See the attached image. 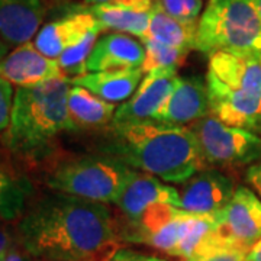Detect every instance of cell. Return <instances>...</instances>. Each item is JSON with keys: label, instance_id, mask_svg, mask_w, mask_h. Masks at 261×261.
<instances>
[{"label": "cell", "instance_id": "cell-1", "mask_svg": "<svg viewBox=\"0 0 261 261\" xmlns=\"http://www.w3.org/2000/svg\"><path fill=\"white\" fill-rule=\"evenodd\" d=\"M16 240L29 257L48 261H111L121 250L109 206L60 192L23 212Z\"/></svg>", "mask_w": 261, "mask_h": 261}, {"label": "cell", "instance_id": "cell-2", "mask_svg": "<svg viewBox=\"0 0 261 261\" xmlns=\"http://www.w3.org/2000/svg\"><path fill=\"white\" fill-rule=\"evenodd\" d=\"M96 152L170 183H185L206 168L193 130L152 119L111 123L100 134Z\"/></svg>", "mask_w": 261, "mask_h": 261}, {"label": "cell", "instance_id": "cell-3", "mask_svg": "<svg viewBox=\"0 0 261 261\" xmlns=\"http://www.w3.org/2000/svg\"><path fill=\"white\" fill-rule=\"evenodd\" d=\"M68 79H54L38 86L18 87L13 96L6 147L22 157L45 154L58 135L75 130L68 115Z\"/></svg>", "mask_w": 261, "mask_h": 261}, {"label": "cell", "instance_id": "cell-4", "mask_svg": "<svg viewBox=\"0 0 261 261\" xmlns=\"http://www.w3.org/2000/svg\"><path fill=\"white\" fill-rule=\"evenodd\" d=\"M205 79L214 116L261 134L260 51H216L209 56Z\"/></svg>", "mask_w": 261, "mask_h": 261}, {"label": "cell", "instance_id": "cell-5", "mask_svg": "<svg viewBox=\"0 0 261 261\" xmlns=\"http://www.w3.org/2000/svg\"><path fill=\"white\" fill-rule=\"evenodd\" d=\"M134 168L111 155L94 152L56 161L45 183L53 192L100 203H116Z\"/></svg>", "mask_w": 261, "mask_h": 261}, {"label": "cell", "instance_id": "cell-6", "mask_svg": "<svg viewBox=\"0 0 261 261\" xmlns=\"http://www.w3.org/2000/svg\"><path fill=\"white\" fill-rule=\"evenodd\" d=\"M195 49L260 51L261 16L255 0H211L199 19Z\"/></svg>", "mask_w": 261, "mask_h": 261}, {"label": "cell", "instance_id": "cell-7", "mask_svg": "<svg viewBox=\"0 0 261 261\" xmlns=\"http://www.w3.org/2000/svg\"><path fill=\"white\" fill-rule=\"evenodd\" d=\"M190 129L206 167H244L261 160V137L251 130L229 126L212 113L195 122Z\"/></svg>", "mask_w": 261, "mask_h": 261}, {"label": "cell", "instance_id": "cell-8", "mask_svg": "<svg viewBox=\"0 0 261 261\" xmlns=\"http://www.w3.org/2000/svg\"><path fill=\"white\" fill-rule=\"evenodd\" d=\"M216 219L219 237L235 250L247 254L261 240V200L248 187H238Z\"/></svg>", "mask_w": 261, "mask_h": 261}, {"label": "cell", "instance_id": "cell-9", "mask_svg": "<svg viewBox=\"0 0 261 261\" xmlns=\"http://www.w3.org/2000/svg\"><path fill=\"white\" fill-rule=\"evenodd\" d=\"M232 178L215 168H203L183 183L178 209L206 215L222 211L235 193Z\"/></svg>", "mask_w": 261, "mask_h": 261}, {"label": "cell", "instance_id": "cell-10", "mask_svg": "<svg viewBox=\"0 0 261 261\" xmlns=\"http://www.w3.org/2000/svg\"><path fill=\"white\" fill-rule=\"evenodd\" d=\"M176 77V70H155L148 73L142 79L135 93L116 109L113 125L154 121L171 93Z\"/></svg>", "mask_w": 261, "mask_h": 261}, {"label": "cell", "instance_id": "cell-11", "mask_svg": "<svg viewBox=\"0 0 261 261\" xmlns=\"http://www.w3.org/2000/svg\"><path fill=\"white\" fill-rule=\"evenodd\" d=\"M209 109V96L206 79L197 75H177L171 93L154 121L183 126L195 123L202 118L207 116Z\"/></svg>", "mask_w": 261, "mask_h": 261}, {"label": "cell", "instance_id": "cell-12", "mask_svg": "<svg viewBox=\"0 0 261 261\" xmlns=\"http://www.w3.org/2000/svg\"><path fill=\"white\" fill-rule=\"evenodd\" d=\"M160 203L178 207L180 192L176 187L163 185L155 176L134 168L115 205L119 207L125 222L135 224L147 209Z\"/></svg>", "mask_w": 261, "mask_h": 261}, {"label": "cell", "instance_id": "cell-13", "mask_svg": "<svg viewBox=\"0 0 261 261\" xmlns=\"http://www.w3.org/2000/svg\"><path fill=\"white\" fill-rule=\"evenodd\" d=\"M0 79L16 87H31L54 79H65L58 61L48 58L27 42L10 51L0 61Z\"/></svg>", "mask_w": 261, "mask_h": 261}, {"label": "cell", "instance_id": "cell-14", "mask_svg": "<svg viewBox=\"0 0 261 261\" xmlns=\"http://www.w3.org/2000/svg\"><path fill=\"white\" fill-rule=\"evenodd\" d=\"M159 0H121L112 3L90 5L86 9L105 29H113L135 37H145L151 13Z\"/></svg>", "mask_w": 261, "mask_h": 261}, {"label": "cell", "instance_id": "cell-15", "mask_svg": "<svg viewBox=\"0 0 261 261\" xmlns=\"http://www.w3.org/2000/svg\"><path fill=\"white\" fill-rule=\"evenodd\" d=\"M145 60L142 42L122 32H113L97 39L87 61V71H108L141 68Z\"/></svg>", "mask_w": 261, "mask_h": 261}, {"label": "cell", "instance_id": "cell-16", "mask_svg": "<svg viewBox=\"0 0 261 261\" xmlns=\"http://www.w3.org/2000/svg\"><path fill=\"white\" fill-rule=\"evenodd\" d=\"M97 25L99 22L87 9L74 12L44 25L38 31L34 45L45 57L57 60Z\"/></svg>", "mask_w": 261, "mask_h": 261}, {"label": "cell", "instance_id": "cell-17", "mask_svg": "<svg viewBox=\"0 0 261 261\" xmlns=\"http://www.w3.org/2000/svg\"><path fill=\"white\" fill-rule=\"evenodd\" d=\"M45 16L42 0H0V38L9 45L29 42Z\"/></svg>", "mask_w": 261, "mask_h": 261}, {"label": "cell", "instance_id": "cell-18", "mask_svg": "<svg viewBox=\"0 0 261 261\" xmlns=\"http://www.w3.org/2000/svg\"><path fill=\"white\" fill-rule=\"evenodd\" d=\"M142 68L126 70H108L77 77L70 83L82 86L100 99L109 103H119L128 100L142 82Z\"/></svg>", "mask_w": 261, "mask_h": 261}, {"label": "cell", "instance_id": "cell-19", "mask_svg": "<svg viewBox=\"0 0 261 261\" xmlns=\"http://www.w3.org/2000/svg\"><path fill=\"white\" fill-rule=\"evenodd\" d=\"M68 115L75 129H97L111 125L116 112L115 103L100 99L82 86L70 87L67 97Z\"/></svg>", "mask_w": 261, "mask_h": 261}, {"label": "cell", "instance_id": "cell-20", "mask_svg": "<svg viewBox=\"0 0 261 261\" xmlns=\"http://www.w3.org/2000/svg\"><path fill=\"white\" fill-rule=\"evenodd\" d=\"M197 25H199V22L187 23V22L173 18L171 15H168L167 12L163 9L159 0L151 13L149 27L145 37L154 39L160 44L178 48V49L189 53L190 49H195Z\"/></svg>", "mask_w": 261, "mask_h": 261}, {"label": "cell", "instance_id": "cell-21", "mask_svg": "<svg viewBox=\"0 0 261 261\" xmlns=\"http://www.w3.org/2000/svg\"><path fill=\"white\" fill-rule=\"evenodd\" d=\"M31 193L28 178L0 164V219H20Z\"/></svg>", "mask_w": 261, "mask_h": 261}, {"label": "cell", "instance_id": "cell-22", "mask_svg": "<svg viewBox=\"0 0 261 261\" xmlns=\"http://www.w3.org/2000/svg\"><path fill=\"white\" fill-rule=\"evenodd\" d=\"M102 31L103 28L99 23L97 27L90 29L75 45L65 49L64 53L57 58L65 79H68L71 82L77 77H82V75L89 73L87 71V61H89V57L92 54L94 45L99 39V34Z\"/></svg>", "mask_w": 261, "mask_h": 261}, {"label": "cell", "instance_id": "cell-23", "mask_svg": "<svg viewBox=\"0 0 261 261\" xmlns=\"http://www.w3.org/2000/svg\"><path fill=\"white\" fill-rule=\"evenodd\" d=\"M141 42L145 48V60L142 63V71L148 74L155 70H176L185 63L187 57V51L178 48L168 47L164 44H160L154 39L144 37L141 38Z\"/></svg>", "mask_w": 261, "mask_h": 261}, {"label": "cell", "instance_id": "cell-24", "mask_svg": "<svg viewBox=\"0 0 261 261\" xmlns=\"http://www.w3.org/2000/svg\"><path fill=\"white\" fill-rule=\"evenodd\" d=\"M163 9L173 18L187 23H197L202 12V0H160Z\"/></svg>", "mask_w": 261, "mask_h": 261}, {"label": "cell", "instance_id": "cell-25", "mask_svg": "<svg viewBox=\"0 0 261 261\" xmlns=\"http://www.w3.org/2000/svg\"><path fill=\"white\" fill-rule=\"evenodd\" d=\"M13 96L15 93H13L12 84L0 79V134L5 132L9 126Z\"/></svg>", "mask_w": 261, "mask_h": 261}, {"label": "cell", "instance_id": "cell-26", "mask_svg": "<svg viewBox=\"0 0 261 261\" xmlns=\"http://www.w3.org/2000/svg\"><path fill=\"white\" fill-rule=\"evenodd\" d=\"M245 252L235 248H219L192 261H245Z\"/></svg>", "mask_w": 261, "mask_h": 261}, {"label": "cell", "instance_id": "cell-27", "mask_svg": "<svg viewBox=\"0 0 261 261\" xmlns=\"http://www.w3.org/2000/svg\"><path fill=\"white\" fill-rule=\"evenodd\" d=\"M113 261H166L155 255H149L145 252L135 251V250H128V248H121L115 254Z\"/></svg>", "mask_w": 261, "mask_h": 261}, {"label": "cell", "instance_id": "cell-28", "mask_svg": "<svg viewBox=\"0 0 261 261\" xmlns=\"http://www.w3.org/2000/svg\"><path fill=\"white\" fill-rule=\"evenodd\" d=\"M247 180L261 196V160L247 170Z\"/></svg>", "mask_w": 261, "mask_h": 261}, {"label": "cell", "instance_id": "cell-29", "mask_svg": "<svg viewBox=\"0 0 261 261\" xmlns=\"http://www.w3.org/2000/svg\"><path fill=\"white\" fill-rule=\"evenodd\" d=\"M27 252L22 250L19 244H13L6 251V261H27Z\"/></svg>", "mask_w": 261, "mask_h": 261}, {"label": "cell", "instance_id": "cell-30", "mask_svg": "<svg viewBox=\"0 0 261 261\" xmlns=\"http://www.w3.org/2000/svg\"><path fill=\"white\" fill-rule=\"evenodd\" d=\"M12 245H13V237H12V233L5 226H0V254L8 251Z\"/></svg>", "mask_w": 261, "mask_h": 261}, {"label": "cell", "instance_id": "cell-31", "mask_svg": "<svg viewBox=\"0 0 261 261\" xmlns=\"http://www.w3.org/2000/svg\"><path fill=\"white\" fill-rule=\"evenodd\" d=\"M245 261H261V240L245 255Z\"/></svg>", "mask_w": 261, "mask_h": 261}, {"label": "cell", "instance_id": "cell-32", "mask_svg": "<svg viewBox=\"0 0 261 261\" xmlns=\"http://www.w3.org/2000/svg\"><path fill=\"white\" fill-rule=\"evenodd\" d=\"M8 54H9V44L5 39L0 38V61L8 56Z\"/></svg>", "mask_w": 261, "mask_h": 261}, {"label": "cell", "instance_id": "cell-33", "mask_svg": "<svg viewBox=\"0 0 261 261\" xmlns=\"http://www.w3.org/2000/svg\"><path fill=\"white\" fill-rule=\"evenodd\" d=\"M89 5H100V3H112V2H121V0H84Z\"/></svg>", "mask_w": 261, "mask_h": 261}, {"label": "cell", "instance_id": "cell-34", "mask_svg": "<svg viewBox=\"0 0 261 261\" xmlns=\"http://www.w3.org/2000/svg\"><path fill=\"white\" fill-rule=\"evenodd\" d=\"M255 5H257V9L260 12V16H261V0H255Z\"/></svg>", "mask_w": 261, "mask_h": 261}, {"label": "cell", "instance_id": "cell-35", "mask_svg": "<svg viewBox=\"0 0 261 261\" xmlns=\"http://www.w3.org/2000/svg\"><path fill=\"white\" fill-rule=\"evenodd\" d=\"M0 261H6V252L0 254Z\"/></svg>", "mask_w": 261, "mask_h": 261}, {"label": "cell", "instance_id": "cell-36", "mask_svg": "<svg viewBox=\"0 0 261 261\" xmlns=\"http://www.w3.org/2000/svg\"><path fill=\"white\" fill-rule=\"evenodd\" d=\"M34 261H48V260H38V258H34Z\"/></svg>", "mask_w": 261, "mask_h": 261}, {"label": "cell", "instance_id": "cell-37", "mask_svg": "<svg viewBox=\"0 0 261 261\" xmlns=\"http://www.w3.org/2000/svg\"><path fill=\"white\" fill-rule=\"evenodd\" d=\"M111 261H113V260H111Z\"/></svg>", "mask_w": 261, "mask_h": 261}]
</instances>
